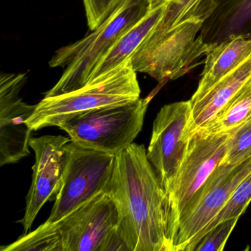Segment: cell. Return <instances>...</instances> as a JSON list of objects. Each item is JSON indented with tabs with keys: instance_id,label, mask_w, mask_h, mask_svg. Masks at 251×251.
Returning a JSON list of instances; mask_svg holds the SVG:
<instances>
[{
	"instance_id": "6da1fadb",
	"label": "cell",
	"mask_w": 251,
	"mask_h": 251,
	"mask_svg": "<svg viewBox=\"0 0 251 251\" xmlns=\"http://www.w3.org/2000/svg\"><path fill=\"white\" fill-rule=\"evenodd\" d=\"M105 191L120 210V233L127 251H173L169 197L143 145L132 143L116 155Z\"/></svg>"
},
{
	"instance_id": "7a4b0ae2",
	"label": "cell",
	"mask_w": 251,
	"mask_h": 251,
	"mask_svg": "<svg viewBox=\"0 0 251 251\" xmlns=\"http://www.w3.org/2000/svg\"><path fill=\"white\" fill-rule=\"evenodd\" d=\"M2 251H127L120 233V213L108 192L92 198L64 218L45 222Z\"/></svg>"
},
{
	"instance_id": "3957f363",
	"label": "cell",
	"mask_w": 251,
	"mask_h": 251,
	"mask_svg": "<svg viewBox=\"0 0 251 251\" xmlns=\"http://www.w3.org/2000/svg\"><path fill=\"white\" fill-rule=\"evenodd\" d=\"M152 8L150 0H126L89 36L57 50L50 61V67H66L65 70L45 98L64 95L85 86L102 57Z\"/></svg>"
},
{
	"instance_id": "277c9868",
	"label": "cell",
	"mask_w": 251,
	"mask_h": 251,
	"mask_svg": "<svg viewBox=\"0 0 251 251\" xmlns=\"http://www.w3.org/2000/svg\"><path fill=\"white\" fill-rule=\"evenodd\" d=\"M136 73L129 61L108 75L92 80L77 90L45 98L37 104L27 125L33 130L57 127L60 122L77 113L137 100L141 89Z\"/></svg>"
},
{
	"instance_id": "5b68a950",
	"label": "cell",
	"mask_w": 251,
	"mask_h": 251,
	"mask_svg": "<svg viewBox=\"0 0 251 251\" xmlns=\"http://www.w3.org/2000/svg\"><path fill=\"white\" fill-rule=\"evenodd\" d=\"M149 100L110 105L67 117L57 127L73 142L90 149L117 155L128 148L143 127Z\"/></svg>"
},
{
	"instance_id": "8992f818",
	"label": "cell",
	"mask_w": 251,
	"mask_h": 251,
	"mask_svg": "<svg viewBox=\"0 0 251 251\" xmlns=\"http://www.w3.org/2000/svg\"><path fill=\"white\" fill-rule=\"evenodd\" d=\"M203 23L186 20L166 31L151 32L130 58L133 70L159 82L184 75L211 48L198 36Z\"/></svg>"
},
{
	"instance_id": "52a82bcc",
	"label": "cell",
	"mask_w": 251,
	"mask_h": 251,
	"mask_svg": "<svg viewBox=\"0 0 251 251\" xmlns=\"http://www.w3.org/2000/svg\"><path fill=\"white\" fill-rule=\"evenodd\" d=\"M66 148L67 167L48 223L61 220L103 192L114 171L115 155L85 148L73 141Z\"/></svg>"
},
{
	"instance_id": "ba28073f",
	"label": "cell",
	"mask_w": 251,
	"mask_h": 251,
	"mask_svg": "<svg viewBox=\"0 0 251 251\" xmlns=\"http://www.w3.org/2000/svg\"><path fill=\"white\" fill-rule=\"evenodd\" d=\"M230 133L198 130L186 141L183 159L168 195L174 241L180 219L224 158Z\"/></svg>"
},
{
	"instance_id": "9c48e42d",
	"label": "cell",
	"mask_w": 251,
	"mask_h": 251,
	"mask_svg": "<svg viewBox=\"0 0 251 251\" xmlns=\"http://www.w3.org/2000/svg\"><path fill=\"white\" fill-rule=\"evenodd\" d=\"M251 171V156L237 165L217 166L180 219L173 251H195L208 226Z\"/></svg>"
},
{
	"instance_id": "30bf717a",
	"label": "cell",
	"mask_w": 251,
	"mask_h": 251,
	"mask_svg": "<svg viewBox=\"0 0 251 251\" xmlns=\"http://www.w3.org/2000/svg\"><path fill=\"white\" fill-rule=\"evenodd\" d=\"M191 114L189 100L164 105L154 120L147 156L167 195L183 159L184 134Z\"/></svg>"
},
{
	"instance_id": "8fae6325",
	"label": "cell",
	"mask_w": 251,
	"mask_h": 251,
	"mask_svg": "<svg viewBox=\"0 0 251 251\" xmlns=\"http://www.w3.org/2000/svg\"><path fill=\"white\" fill-rule=\"evenodd\" d=\"M26 80L25 73L0 76V166L18 162L30 154L33 130L27 121L37 105H29L20 97Z\"/></svg>"
},
{
	"instance_id": "7c38bea8",
	"label": "cell",
	"mask_w": 251,
	"mask_h": 251,
	"mask_svg": "<svg viewBox=\"0 0 251 251\" xmlns=\"http://www.w3.org/2000/svg\"><path fill=\"white\" fill-rule=\"evenodd\" d=\"M70 142V138L49 135L30 139L35 164L31 186L26 198L25 212L19 221L24 227L23 234L28 233L44 205L56 196L67 167L66 145Z\"/></svg>"
},
{
	"instance_id": "4fadbf2b",
	"label": "cell",
	"mask_w": 251,
	"mask_h": 251,
	"mask_svg": "<svg viewBox=\"0 0 251 251\" xmlns=\"http://www.w3.org/2000/svg\"><path fill=\"white\" fill-rule=\"evenodd\" d=\"M199 36L211 48L237 36L251 38V0H214Z\"/></svg>"
},
{
	"instance_id": "5bb4252c",
	"label": "cell",
	"mask_w": 251,
	"mask_h": 251,
	"mask_svg": "<svg viewBox=\"0 0 251 251\" xmlns=\"http://www.w3.org/2000/svg\"><path fill=\"white\" fill-rule=\"evenodd\" d=\"M251 79V57L216 83L209 92L192 105V114L184 139L202 129Z\"/></svg>"
},
{
	"instance_id": "9a60e30c",
	"label": "cell",
	"mask_w": 251,
	"mask_h": 251,
	"mask_svg": "<svg viewBox=\"0 0 251 251\" xmlns=\"http://www.w3.org/2000/svg\"><path fill=\"white\" fill-rule=\"evenodd\" d=\"M205 67L192 105L202 99L210 89L251 57V38L237 36L213 47L205 54Z\"/></svg>"
},
{
	"instance_id": "2e32d148",
	"label": "cell",
	"mask_w": 251,
	"mask_h": 251,
	"mask_svg": "<svg viewBox=\"0 0 251 251\" xmlns=\"http://www.w3.org/2000/svg\"><path fill=\"white\" fill-rule=\"evenodd\" d=\"M168 2H161L152 5L151 11L123 34L102 57L92 72L87 83L105 77L123 64L128 62L132 55L161 20Z\"/></svg>"
},
{
	"instance_id": "e0dca14e",
	"label": "cell",
	"mask_w": 251,
	"mask_h": 251,
	"mask_svg": "<svg viewBox=\"0 0 251 251\" xmlns=\"http://www.w3.org/2000/svg\"><path fill=\"white\" fill-rule=\"evenodd\" d=\"M251 118V79L202 129L211 133H229Z\"/></svg>"
},
{
	"instance_id": "ac0fdd59",
	"label": "cell",
	"mask_w": 251,
	"mask_h": 251,
	"mask_svg": "<svg viewBox=\"0 0 251 251\" xmlns=\"http://www.w3.org/2000/svg\"><path fill=\"white\" fill-rule=\"evenodd\" d=\"M214 10V0H179L177 2H168L164 14L152 33L166 31L186 20L205 22Z\"/></svg>"
},
{
	"instance_id": "d6986e66",
	"label": "cell",
	"mask_w": 251,
	"mask_h": 251,
	"mask_svg": "<svg viewBox=\"0 0 251 251\" xmlns=\"http://www.w3.org/2000/svg\"><path fill=\"white\" fill-rule=\"evenodd\" d=\"M251 201V171L242 179L239 183L234 192L226 202L225 206L222 208L215 220L212 222L205 230V236L211 229L220 224L225 220L231 218L240 217L246 211Z\"/></svg>"
},
{
	"instance_id": "ffe728a7",
	"label": "cell",
	"mask_w": 251,
	"mask_h": 251,
	"mask_svg": "<svg viewBox=\"0 0 251 251\" xmlns=\"http://www.w3.org/2000/svg\"><path fill=\"white\" fill-rule=\"evenodd\" d=\"M251 156V118L230 133L227 149L220 164L237 165Z\"/></svg>"
},
{
	"instance_id": "44dd1931",
	"label": "cell",
	"mask_w": 251,
	"mask_h": 251,
	"mask_svg": "<svg viewBox=\"0 0 251 251\" xmlns=\"http://www.w3.org/2000/svg\"><path fill=\"white\" fill-rule=\"evenodd\" d=\"M88 26L91 30H96L106 21L126 0H83Z\"/></svg>"
},
{
	"instance_id": "7402d4cb",
	"label": "cell",
	"mask_w": 251,
	"mask_h": 251,
	"mask_svg": "<svg viewBox=\"0 0 251 251\" xmlns=\"http://www.w3.org/2000/svg\"><path fill=\"white\" fill-rule=\"evenodd\" d=\"M239 219H229L216 226L200 241L195 251H223Z\"/></svg>"
},
{
	"instance_id": "603a6c76",
	"label": "cell",
	"mask_w": 251,
	"mask_h": 251,
	"mask_svg": "<svg viewBox=\"0 0 251 251\" xmlns=\"http://www.w3.org/2000/svg\"><path fill=\"white\" fill-rule=\"evenodd\" d=\"M150 1H151L152 5H154V4L161 2H177L179 0H150Z\"/></svg>"
}]
</instances>
